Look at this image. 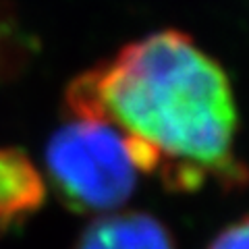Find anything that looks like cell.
Masks as SVG:
<instances>
[{
  "instance_id": "cell-1",
  "label": "cell",
  "mask_w": 249,
  "mask_h": 249,
  "mask_svg": "<svg viewBox=\"0 0 249 249\" xmlns=\"http://www.w3.org/2000/svg\"><path fill=\"white\" fill-rule=\"evenodd\" d=\"M73 119L110 123L139 173L173 191L249 181L237 156L239 112L224 69L178 29L129 42L67 85Z\"/></svg>"
},
{
  "instance_id": "cell-2",
  "label": "cell",
  "mask_w": 249,
  "mask_h": 249,
  "mask_svg": "<svg viewBox=\"0 0 249 249\" xmlns=\"http://www.w3.org/2000/svg\"><path fill=\"white\" fill-rule=\"evenodd\" d=\"M44 160L54 196L73 214H110L137 187L139 168L127 139L104 121L65 123L48 139Z\"/></svg>"
},
{
  "instance_id": "cell-3",
  "label": "cell",
  "mask_w": 249,
  "mask_h": 249,
  "mask_svg": "<svg viewBox=\"0 0 249 249\" xmlns=\"http://www.w3.org/2000/svg\"><path fill=\"white\" fill-rule=\"evenodd\" d=\"M48 199V185L21 147H0V232L27 222Z\"/></svg>"
},
{
  "instance_id": "cell-4",
  "label": "cell",
  "mask_w": 249,
  "mask_h": 249,
  "mask_svg": "<svg viewBox=\"0 0 249 249\" xmlns=\"http://www.w3.org/2000/svg\"><path fill=\"white\" fill-rule=\"evenodd\" d=\"M73 249H177L170 231L145 212H110L91 220Z\"/></svg>"
},
{
  "instance_id": "cell-5",
  "label": "cell",
  "mask_w": 249,
  "mask_h": 249,
  "mask_svg": "<svg viewBox=\"0 0 249 249\" xmlns=\"http://www.w3.org/2000/svg\"><path fill=\"white\" fill-rule=\"evenodd\" d=\"M208 249H249V216L220 231Z\"/></svg>"
}]
</instances>
